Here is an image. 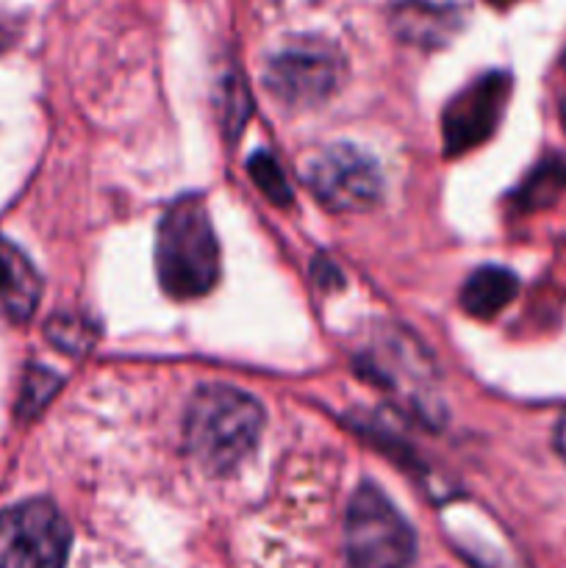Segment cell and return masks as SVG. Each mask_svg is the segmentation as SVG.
I'll use <instances>...</instances> for the list:
<instances>
[{
  "instance_id": "5",
  "label": "cell",
  "mask_w": 566,
  "mask_h": 568,
  "mask_svg": "<svg viewBox=\"0 0 566 568\" xmlns=\"http://www.w3.org/2000/svg\"><path fill=\"white\" fill-rule=\"evenodd\" d=\"M70 544V525L48 499L0 514V568H64Z\"/></svg>"
},
{
  "instance_id": "1",
  "label": "cell",
  "mask_w": 566,
  "mask_h": 568,
  "mask_svg": "<svg viewBox=\"0 0 566 568\" xmlns=\"http://www.w3.org/2000/svg\"><path fill=\"white\" fill-rule=\"evenodd\" d=\"M264 410L231 386H203L186 410V449L209 475H231L255 453Z\"/></svg>"
},
{
  "instance_id": "6",
  "label": "cell",
  "mask_w": 566,
  "mask_h": 568,
  "mask_svg": "<svg viewBox=\"0 0 566 568\" xmlns=\"http://www.w3.org/2000/svg\"><path fill=\"white\" fill-rule=\"evenodd\" d=\"M314 197L336 214L370 211L381 203L383 175L377 161L353 144H331L305 166Z\"/></svg>"
},
{
  "instance_id": "11",
  "label": "cell",
  "mask_w": 566,
  "mask_h": 568,
  "mask_svg": "<svg viewBox=\"0 0 566 568\" xmlns=\"http://www.w3.org/2000/svg\"><path fill=\"white\" fill-rule=\"evenodd\" d=\"M247 170H250V178L255 181V186H259L261 192L272 200V203L292 205V189H289V183H286V178H283L277 161L272 159L266 150H259V153L250 155Z\"/></svg>"
},
{
  "instance_id": "10",
  "label": "cell",
  "mask_w": 566,
  "mask_h": 568,
  "mask_svg": "<svg viewBox=\"0 0 566 568\" xmlns=\"http://www.w3.org/2000/svg\"><path fill=\"white\" fill-rule=\"evenodd\" d=\"M519 292V281L505 266H481L466 277L461 288V308L475 320H492L497 316Z\"/></svg>"
},
{
  "instance_id": "15",
  "label": "cell",
  "mask_w": 566,
  "mask_h": 568,
  "mask_svg": "<svg viewBox=\"0 0 566 568\" xmlns=\"http://www.w3.org/2000/svg\"><path fill=\"white\" fill-rule=\"evenodd\" d=\"M560 114H564V125H566V103H564V109H560Z\"/></svg>"
},
{
  "instance_id": "8",
  "label": "cell",
  "mask_w": 566,
  "mask_h": 568,
  "mask_svg": "<svg viewBox=\"0 0 566 568\" xmlns=\"http://www.w3.org/2000/svg\"><path fill=\"white\" fill-rule=\"evenodd\" d=\"M469 20V0H397L392 31L403 42L436 50L453 42Z\"/></svg>"
},
{
  "instance_id": "12",
  "label": "cell",
  "mask_w": 566,
  "mask_h": 568,
  "mask_svg": "<svg viewBox=\"0 0 566 568\" xmlns=\"http://www.w3.org/2000/svg\"><path fill=\"white\" fill-rule=\"evenodd\" d=\"M59 386H61V381L53 375V372L44 369V366H31V369L26 372V381H22L17 414H20L22 419L39 414V410L48 405V399L53 397L55 388Z\"/></svg>"
},
{
  "instance_id": "13",
  "label": "cell",
  "mask_w": 566,
  "mask_h": 568,
  "mask_svg": "<svg viewBox=\"0 0 566 568\" xmlns=\"http://www.w3.org/2000/svg\"><path fill=\"white\" fill-rule=\"evenodd\" d=\"M555 449H558V455L564 458V464H566V410H564V416L558 419V427H555Z\"/></svg>"
},
{
  "instance_id": "2",
  "label": "cell",
  "mask_w": 566,
  "mask_h": 568,
  "mask_svg": "<svg viewBox=\"0 0 566 568\" xmlns=\"http://www.w3.org/2000/svg\"><path fill=\"white\" fill-rule=\"evenodd\" d=\"M161 288L175 300H198L220 277V244L200 194H186L166 209L155 239Z\"/></svg>"
},
{
  "instance_id": "7",
  "label": "cell",
  "mask_w": 566,
  "mask_h": 568,
  "mask_svg": "<svg viewBox=\"0 0 566 568\" xmlns=\"http://www.w3.org/2000/svg\"><path fill=\"white\" fill-rule=\"evenodd\" d=\"M511 78L505 72H488L455 94L442 114L444 153H469L497 131L508 103Z\"/></svg>"
},
{
  "instance_id": "9",
  "label": "cell",
  "mask_w": 566,
  "mask_h": 568,
  "mask_svg": "<svg viewBox=\"0 0 566 568\" xmlns=\"http://www.w3.org/2000/svg\"><path fill=\"white\" fill-rule=\"evenodd\" d=\"M42 297V281L17 244L0 236V320L28 322Z\"/></svg>"
},
{
  "instance_id": "3",
  "label": "cell",
  "mask_w": 566,
  "mask_h": 568,
  "mask_svg": "<svg viewBox=\"0 0 566 568\" xmlns=\"http://www.w3.org/2000/svg\"><path fill=\"white\" fill-rule=\"evenodd\" d=\"M344 544L353 568H411L416 555L414 530L375 486H361L350 499Z\"/></svg>"
},
{
  "instance_id": "4",
  "label": "cell",
  "mask_w": 566,
  "mask_h": 568,
  "mask_svg": "<svg viewBox=\"0 0 566 568\" xmlns=\"http://www.w3.org/2000/svg\"><path fill=\"white\" fill-rule=\"evenodd\" d=\"M344 59L327 39H289L270 55L264 83L272 98L292 109H311L331 98L342 83Z\"/></svg>"
},
{
  "instance_id": "14",
  "label": "cell",
  "mask_w": 566,
  "mask_h": 568,
  "mask_svg": "<svg viewBox=\"0 0 566 568\" xmlns=\"http://www.w3.org/2000/svg\"><path fill=\"white\" fill-rule=\"evenodd\" d=\"M6 44H9V31H6V28L0 26V50H3Z\"/></svg>"
},
{
  "instance_id": "16",
  "label": "cell",
  "mask_w": 566,
  "mask_h": 568,
  "mask_svg": "<svg viewBox=\"0 0 566 568\" xmlns=\"http://www.w3.org/2000/svg\"><path fill=\"white\" fill-rule=\"evenodd\" d=\"M492 3H497V6H503V3H508V0H492Z\"/></svg>"
}]
</instances>
